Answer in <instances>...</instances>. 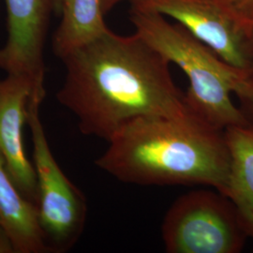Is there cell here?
<instances>
[{
  "label": "cell",
  "mask_w": 253,
  "mask_h": 253,
  "mask_svg": "<svg viewBox=\"0 0 253 253\" xmlns=\"http://www.w3.org/2000/svg\"><path fill=\"white\" fill-rule=\"evenodd\" d=\"M60 59L66 73L56 98L84 135L108 142L135 118L190 115L170 62L136 32L122 36L110 29Z\"/></svg>",
  "instance_id": "1"
},
{
  "label": "cell",
  "mask_w": 253,
  "mask_h": 253,
  "mask_svg": "<svg viewBox=\"0 0 253 253\" xmlns=\"http://www.w3.org/2000/svg\"><path fill=\"white\" fill-rule=\"evenodd\" d=\"M96 165L118 180L142 186L204 185L225 194L230 151L225 130L185 117H143L112 136Z\"/></svg>",
  "instance_id": "2"
},
{
  "label": "cell",
  "mask_w": 253,
  "mask_h": 253,
  "mask_svg": "<svg viewBox=\"0 0 253 253\" xmlns=\"http://www.w3.org/2000/svg\"><path fill=\"white\" fill-rule=\"evenodd\" d=\"M129 20L138 35L187 76L185 100L192 116L223 130L248 126L243 112L231 98L232 93L237 96L243 89L248 70L224 62L179 24L169 23L150 8L131 4Z\"/></svg>",
  "instance_id": "3"
},
{
  "label": "cell",
  "mask_w": 253,
  "mask_h": 253,
  "mask_svg": "<svg viewBox=\"0 0 253 253\" xmlns=\"http://www.w3.org/2000/svg\"><path fill=\"white\" fill-rule=\"evenodd\" d=\"M42 101L33 97L27 112L38 183L39 221L49 252L67 253L78 242L84 232L87 203L83 191L64 173L50 149L40 118Z\"/></svg>",
  "instance_id": "4"
},
{
  "label": "cell",
  "mask_w": 253,
  "mask_h": 253,
  "mask_svg": "<svg viewBox=\"0 0 253 253\" xmlns=\"http://www.w3.org/2000/svg\"><path fill=\"white\" fill-rule=\"evenodd\" d=\"M162 234L168 253H236L248 236L232 202L218 191L204 190L175 200Z\"/></svg>",
  "instance_id": "5"
},
{
  "label": "cell",
  "mask_w": 253,
  "mask_h": 253,
  "mask_svg": "<svg viewBox=\"0 0 253 253\" xmlns=\"http://www.w3.org/2000/svg\"><path fill=\"white\" fill-rule=\"evenodd\" d=\"M133 4L175 20L224 62L241 70L252 67V37L227 12L219 0H147Z\"/></svg>",
  "instance_id": "6"
},
{
  "label": "cell",
  "mask_w": 253,
  "mask_h": 253,
  "mask_svg": "<svg viewBox=\"0 0 253 253\" xmlns=\"http://www.w3.org/2000/svg\"><path fill=\"white\" fill-rule=\"evenodd\" d=\"M7 40L0 48V70L24 77L45 99L44 46L54 0H4Z\"/></svg>",
  "instance_id": "7"
},
{
  "label": "cell",
  "mask_w": 253,
  "mask_h": 253,
  "mask_svg": "<svg viewBox=\"0 0 253 253\" xmlns=\"http://www.w3.org/2000/svg\"><path fill=\"white\" fill-rule=\"evenodd\" d=\"M33 97L39 98L26 78L7 74L0 80V156L20 191L37 207L36 172L24 143V126Z\"/></svg>",
  "instance_id": "8"
},
{
  "label": "cell",
  "mask_w": 253,
  "mask_h": 253,
  "mask_svg": "<svg viewBox=\"0 0 253 253\" xmlns=\"http://www.w3.org/2000/svg\"><path fill=\"white\" fill-rule=\"evenodd\" d=\"M0 225L9 235L15 253H50L40 225L38 208L11 179L1 156Z\"/></svg>",
  "instance_id": "9"
},
{
  "label": "cell",
  "mask_w": 253,
  "mask_h": 253,
  "mask_svg": "<svg viewBox=\"0 0 253 253\" xmlns=\"http://www.w3.org/2000/svg\"><path fill=\"white\" fill-rule=\"evenodd\" d=\"M230 151V172L225 196L232 202L248 236L253 238V127L225 129Z\"/></svg>",
  "instance_id": "10"
},
{
  "label": "cell",
  "mask_w": 253,
  "mask_h": 253,
  "mask_svg": "<svg viewBox=\"0 0 253 253\" xmlns=\"http://www.w3.org/2000/svg\"><path fill=\"white\" fill-rule=\"evenodd\" d=\"M61 22L53 40V50L62 58L74 49L106 33L101 0H61Z\"/></svg>",
  "instance_id": "11"
},
{
  "label": "cell",
  "mask_w": 253,
  "mask_h": 253,
  "mask_svg": "<svg viewBox=\"0 0 253 253\" xmlns=\"http://www.w3.org/2000/svg\"><path fill=\"white\" fill-rule=\"evenodd\" d=\"M219 3L236 23L252 37L253 0H219Z\"/></svg>",
  "instance_id": "12"
},
{
  "label": "cell",
  "mask_w": 253,
  "mask_h": 253,
  "mask_svg": "<svg viewBox=\"0 0 253 253\" xmlns=\"http://www.w3.org/2000/svg\"><path fill=\"white\" fill-rule=\"evenodd\" d=\"M237 97L242 103L241 111L247 119L248 126L253 127V63L247 72L244 87Z\"/></svg>",
  "instance_id": "13"
},
{
  "label": "cell",
  "mask_w": 253,
  "mask_h": 253,
  "mask_svg": "<svg viewBox=\"0 0 253 253\" xmlns=\"http://www.w3.org/2000/svg\"><path fill=\"white\" fill-rule=\"evenodd\" d=\"M0 253H15L9 235L0 225Z\"/></svg>",
  "instance_id": "14"
},
{
  "label": "cell",
  "mask_w": 253,
  "mask_h": 253,
  "mask_svg": "<svg viewBox=\"0 0 253 253\" xmlns=\"http://www.w3.org/2000/svg\"><path fill=\"white\" fill-rule=\"evenodd\" d=\"M101 1H102V9H103L104 13L106 14L111 9H114L120 2L129 1L130 4H133V3H143L147 0H101Z\"/></svg>",
  "instance_id": "15"
},
{
  "label": "cell",
  "mask_w": 253,
  "mask_h": 253,
  "mask_svg": "<svg viewBox=\"0 0 253 253\" xmlns=\"http://www.w3.org/2000/svg\"><path fill=\"white\" fill-rule=\"evenodd\" d=\"M60 8H61V0H54V12L56 14L60 13Z\"/></svg>",
  "instance_id": "16"
},
{
  "label": "cell",
  "mask_w": 253,
  "mask_h": 253,
  "mask_svg": "<svg viewBox=\"0 0 253 253\" xmlns=\"http://www.w3.org/2000/svg\"><path fill=\"white\" fill-rule=\"evenodd\" d=\"M252 41H253V32H252Z\"/></svg>",
  "instance_id": "17"
}]
</instances>
